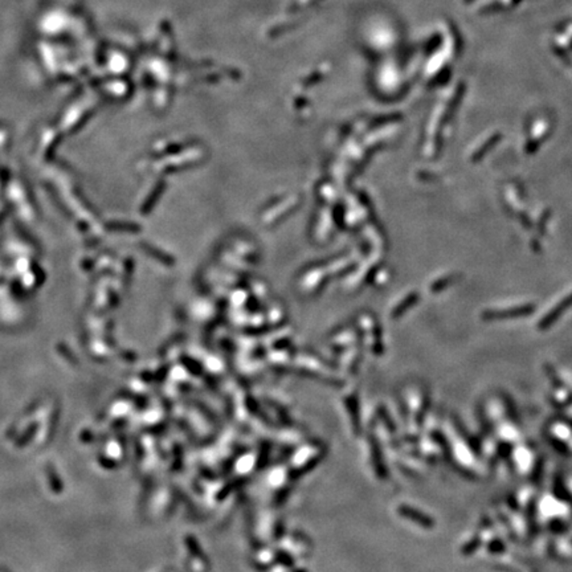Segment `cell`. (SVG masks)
<instances>
[{
  "label": "cell",
  "instance_id": "obj_1",
  "mask_svg": "<svg viewBox=\"0 0 572 572\" xmlns=\"http://www.w3.org/2000/svg\"><path fill=\"white\" fill-rule=\"evenodd\" d=\"M571 304H572V296H568V298H565L563 302H560L559 305H556V309H554V310H552L550 314L546 315L544 321L542 322V324H539V326H542V327H546V326H548L550 323H554V321L559 317V315H560V313H563V311L567 309V306H569Z\"/></svg>",
  "mask_w": 572,
  "mask_h": 572
},
{
  "label": "cell",
  "instance_id": "obj_2",
  "mask_svg": "<svg viewBox=\"0 0 572 572\" xmlns=\"http://www.w3.org/2000/svg\"><path fill=\"white\" fill-rule=\"evenodd\" d=\"M531 311H533L531 306H525V307H519V309H514L513 311H497V313L490 311V313H486V317H493L494 319H497L498 317L506 318V317H516V315L529 314Z\"/></svg>",
  "mask_w": 572,
  "mask_h": 572
}]
</instances>
